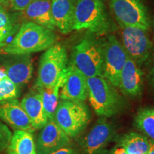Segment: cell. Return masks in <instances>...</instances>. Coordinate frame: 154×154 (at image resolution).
<instances>
[{"label": "cell", "mask_w": 154, "mask_h": 154, "mask_svg": "<svg viewBox=\"0 0 154 154\" xmlns=\"http://www.w3.org/2000/svg\"><path fill=\"white\" fill-rule=\"evenodd\" d=\"M12 134L9 127L0 121V153L7 149Z\"/></svg>", "instance_id": "cell-25"}, {"label": "cell", "mask_w": 154, "mask_h": 154, "mask_svg": "<svg viewBox=\"0 0 154 154\" xmlns=\"http://www.w3.org/2000/svg\"><path fill=\"white\" fill-rule=\"evenodd\" d=\"M88 98L95 113L99 116L111 117L120 112L124 101L109 81L101 76L87 79Z\"/></svg>", "instance_id": "cell-3"}, {"label": "cell", "mask_w": 154, "mask_h": 154, "mask_svg": "<svg viewBox=\"0 0 154 154\" xmlns=\"http://www.w3.org/2000/svg\"><path fill=\"white\" fill-rule=\"evenodd\" d=\"M20 93V88L14 84L9 79H0V101L16 99Z\"/></svg>", "instance_id": "cell-24"}, {"label": "cell", "mask_w": 154, "mask_h": 154, "mask_svg": "<svg viewBox=\"0 0 154 154\" xmlns=\"http://www.w3.org/2000/svg\"><path fill=\"white\" fill-rule=\"evenodd\" d=\"M122 45L127 54L136 64L142 65L148 60L153 45L147 31L137 27H123L121 32Z\"/></svg>", "instance_id": "cell-9"}, {"label": "cell", "mask_w": 154, "mask_h": 154, "mask_svg": "<svg viewBox=\"0 0 154 154\" xmlns=\"http://www.w3.org/2000/svg\"><path fill=\"white\" fill-rule=\"evenodd\" d=\"M143 76L141 69L128 57L121 72L119 88L125 96H139L143 88Z\"/></svg>", "instance_id": "cell-14"}, {"label": "cell", "mask_w": 154, "mask_h": 154, "mask_svg": "<svg viewBox=\"0 0 154 154\" xmlns=\"http://www.w3.org/2000/svg\"><path fill=\"white\" fill-rule=\"evenodd\" d=\"M54 120L69 137H76L89 124L91 113L84 102L61 100L59 102Z\"/></svg>", "instance_id": "cell-6"}, {"label": "cell", "mask_w": 154, "mask_h": 154, "mask_svg": "<svg viewBox=\"0 0 154 154\" xmlns=\"http://www.w3.org/2000/svg\"><path fill=\"white\" fill-rule=\"evenodd\" d=\"M103 49V77L115 87H119V78L127 58L126 50L113 34L101 39Z\"/></svg>", "instance_id": "cell-8"}, {"label": "cell", "mask_w": 154, "mask_h": 154, "mask_svg": "<svg viewBox=\"0 0 154 154\" xmlns=\"http://www.w3.org/2000/svg\"><path fill=\"white\" fill-rule=\"evenodd\" d=\"M35 130L41 129L47 123L48 119L44 111L41 94L34 89L28 93L20 102Z\"/></svg>", "instance_id": "cell-17"}, {"label": "cell", "mask_w": 154, "mask_h": 154, "mask_svg": "<svg viewBox=\"0 0 154 154\" xmlns=\"http://www.w3.org/2000/svg\"><path fill=\"white\" fill-rule=\"evenodd\" d=\"M34 0H9L11 8L14 11H22Z\"/></svg>", "instance_id": "cell-26"}, {"label": "cell", "mask_w": 154, "mask_h": 154, "mask_svg": "<svg viewBox=\"0 0 154 154\" xmlns=\"http://www.w3.org/2000/svg\"><path fill=\"white\" fill-rule=\"evenodd\" d=\"M113 23L103 0H76L74 30L96 35L109 33Z\"/></svg>", "instance_id": "cell-2"}, {"label": "cell", "mask_w": 154, "mask_h": 154, "mask_svg": "<svg viewBox=\"0 0 154 154\" xmlns=\"http://www.w3.org/2000/svg\"><path fill=\"white\" fill-rule=\"evenodd\" d=\"M57 38L54 31L26 21L2 51L9 54H31L49 49L57 43Z\"/></svg>", "instance_id": "cell-1"}, {"label": "cell", "mask_w": 154, "mask_h": 154, "mask_svg": "<svg viewBox=\"0 0 154 154\" xmlns=\"http://www.w3.org/2000/svg\"><path fill=\"white\" fill-rule=\"evenodd\" d=\"M21 13L26 21L52 31L55 30L56 26L51 10V0H34Z\"/></svg>", "instance_id": "cell-18"}, {"label": "cell", "mask_w": 154, "mask_h": 154, "mask_svg": "<svg viewBox=\"0 0 154 154\" xmlns=\"http://www.w3.org/2000/svg\"></svg>", "instance_id": "cell-34"}, {"label": "cell", "mask_w": 154, "mask_h": 154, "mask_svg": "<svg viewBox=\"0 0 154 154\" xmlns=\"http://www.w3.org/2000/svg\"><path fill=\"white\" fill-rule=\"evenodd\" d=\"M0 119L15 130L31 133L35 131L20 102L17 99L0 101Z\"/></svg>", "instance_id": "cell-13"}, {"label": "cell", "mask_w": 154, "mask_h": 154, "mask_svg": "<svg viewBox=\"0 0 154 154\" xmlns=\"http://www.w3.org/2000/svg\"><path fill=\"white\" fill-rule=\"evenodd\" d=\"M103 49L99 38L86 36L74 46L70 63L86 78L103 76Z\"/></svg>", "instance_id": "cell-4"}, {"label": "cell", "mask_w": 154, "mask_h": 154, "mask_svg": "<svg viewBox=\"0 0 154 154\" xmlns=\"http://www.w3.org/2000/svg\"><path fill=\"white\" fill-rule=\"evenodd\" d=\"M150 84H151V87L154 89V61L151 72H150Z\"/></svg>", "instance_id": "cell-29"}, {"label": "cell", "mask_w": 154, "mask_h": 154, "mask_svg": "<svg viewBox=\"0 0 154 154\" xmlns=\"http://www.w3.org/2000/svg\"><path fill=\"white\" fill-rule=\"evenodd\" d=\"M106 154H127L126 152L125 151L124 148L121 147V146H116V147L113 148L112 150H111L109 153Z\"/></svg>", "instance_id": "cell-28"}, {"label": "cell", "mask_w": 154, "mask_h": 154, "mask_svg": "<svg viewBox=\"0 0 154 154\" xmlns=\"http://www.w3.org/2000/svg\"><path fill=\"white\" fill-rule=\"evenodd\" d=\"M66 72V71H65ZM65 73L61 76L57 84L54 86L48 88H35L41 94L42 103L48 119H53L54 113L59 103V93L61 86L64 81Z\"/></svg>", "instance_id": "cell-20"}, {"label": "cell", "mask_w": 154, "mask_h": 154, "mask_svg": "<svg viewBox=\"0 0 154 154\" xmlns=\"http://www.w3.org/2000/svg\"><path fill=\"white\" fill-rule=\"evenodd\" d=\"M120 146L127 154H147L150 147L149 139L138 133L131 132L121 138Z\"/></svg>", "instance_id": "cell-22"}, {"label": "cell", "mask_w": 154, "mask_h": 154, "mask_svg": "<svg viewBox=\"0 0 154 154\" xmlns=\"http://www.w3.org/2000/svg\"><path fill=\"white\" fill-rule=\"evenodd\" d=\"M115 136L112 124L105 120L98 121L85 138L84 149L86 154L99 153Z\"/></svg>", "instance_id": "cell-15"}, {"label": "cell", "mask_w": 154, "mask_h": 154, "mask_svg": "<svg viewBox=\"0 0 154 154\" xmlns=\"http://www.w3.org/2000/svg\"><path fill=\"white\" fill-rule=\"evenodd\" d=\"M153 32H154V22H153Z\"/></svg>", "instance_id": "cell-33"}, {"label": "cell", "mask_w": 154, "mask_h": 154, "mask_svg": "<svg viewBox=\"0 0 154 154\" xmlns=\"http://www.w3.org/2000/svg\"><path fill=\"white\" fill-rule=\"evenodd\" d=\"M109 8L121 28L129 26L149 30V13L141 0H110Z\"/></svg>", "instance_id": "cell-7"}, {"label": "cell", "mask_w": 154, "mask_h": 154, "mask_svg": "<svg viewBox=\"0 0 154 154\" xmlns=\"http://www.w3.org/2000/svg\"><path fill=\"white\" fill-rule=\"evenodd\" d=\"M0 66L4 68L8 78L19 88L28 84L33 75V59L31 54L1 55Z\"/></svg>", "instance_id": "cell-10"}, {"label": "cell", "mask_w": 154, "mask_h": 154, "mask_svg": "<svg viewBox=\"0 0 154 154\" xmlns=\"http://www.w3.org/2000/svg\"><path fill=\"white\" fill-rule=\"evenodd\" d=\"M51 154H79L78 151L74 148L67 146L57 150Z\"/></svg>", "instance_id": "cell-27"}, {"label": "cell", "mask_w": 154, "mask_h": 154, "mask_svg": "<svg viewBox=\"0 0 154 154\" xmlns=\"http://www.w3.org/2000/svg\"><path fill=\"white\" fill-rule=\"evenodd\" d=\"M6 45H7V43H5V42H2V40H0V47H5Z\"/></svg>", "instance_id": "cell-31"}, {"label": "cell", "mask_w": 154, "mask_h": 154, "mask_svg": "<svg viewBox=\"0 0 154 154\" xmlns=\"http://www.w3.org/2000/svg\"><path fill=\"white\" fill-rule=\"evenodd\" d=\"M20 17H22L21 11L11 14L0 5V40L5 42L9 37L17 33L21 26L19 23Z\"/></svg>", "instance_id": "cell-21"}, {"label": "cell", "mask_w": 154, "mask_h": 154, "mask_svg": "<svg viewBox=\"0 0 154 154\" xmlns=\"http://www.w3.org/2000/svg\"><path fill=\"white\" fill-rule=\"evenodd\" d=\"M7 1H9V0H0V5L5 3L6 2H7Z\"/></svg>", "instance_id": "cell-32"}, {"label": "cell", "mask_w": 154, "mask_h": 154, "mask_svg": "<svg viewBox=\"0 0 154 154\" xmlns=\"http://www.w3.org/2000/svg\"><path fill=\"white\" fill-rule=\"evenodd\" d=\"M150 147L147 154H154V140L149 139Z\"/></svg>", "instance_id": "cell-30"}, {"label": "cell", "mask_w": 154, "mask_h": 154, "mask_svg": "<svg viewBox=\"0 0 154 154\" xmlns=\"http://www.w3.org/2000/svg\"><path fill=\"white\" fill-rule=\"evenodd\" d=\"M76 0H51V10L56 26L61 33L67 34L74 30Z\"/></svg>", "instance_id": "cell-16"}, {"label": "cell", "mask_w": 154, "mask_h": 154, "mask_svg": "<svg viewBox=\"0 0 154 154\" xmlns=\"http://www.w3.org/2000/svg\"><path fill=\"white\" fill-rule=\"evenodd\" d=\"M69 64V56L66 47L56 43L42 55L38 65L36 88L54 86L61 78Z\"/></svg>", "instance_id": "cell-5"}, {"label": "cell", "mask_w": 154, "mask_h": 154, "mask_svg": "<svg viewBox=\"0 0 154 154\" xmlns=\"http://www.w3.org/2000/svg\"><path fill=\"white\" fill-rule=\"evenodd\" d=\"M8 154H37L36 143L32 133L16 130L7 148Z\"/></svg>", "instance_id": "cell-19"}, {"label": "cell", "mask_w": 154, "mask_h": 154, "mask_svg": "<svg viewBox=\"0 0 154 154\" xmlns=\"http://www.w3.org/2000/svg\"><path fill=\"white\" fill-rule=\"evenodd\" d=\"M71 140L54 119H49L41 128L36 148L37 154H51L57 150L69 145Z\"/></svg>", "instance_id": "cell-11"}, {"label": "cell", "mask_w": 154, "mask_h": 154, "mask_svg": "<svg viewBox=\"0 0 154 154\" xmlns=\"http://www.w3.org/2000/svg\"><path fill=\"white\" fill-rule=\"evenodd\" d=\"M59 97L61 100L84 102L88 97L87 78L74 66L68 64Z\"/></svg>", "instance_id": "cell-12"}, {"label": "cell", "mask_w": 154, "mask_h": 154, "mask_svg": "<svg viewBox=\"0 0 154 154\" xmlns=\"http://www.w3.org/2000/svg\"><path fill=\"white\" fill-rule=\"evenodd\" d=\"M134 123L138 129L154 140V107L140 109L135 116Z\"/></svg>", "instance_id": "cell-23"}]
</instances>
